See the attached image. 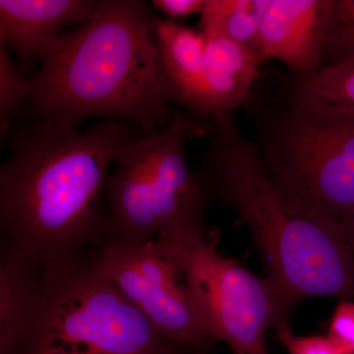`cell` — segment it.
<instances>
[{
    "label": "cell",
    "mask_w": 354,
    "mask_h": 354,
    "mask_svg": "<svg viewBox=\"0 0 354 354\" xmlns=\"http://www.w3.org/2000/svg\"><path fill=\"white\" fill-rule=\"evenodd\" d=\"M141 132L118 120L81 130L39 118L9 127L8 158L0 169L2 241L41 264L99 248L106 234L109 169Z\"/></svg>",
    "instance_id": "obj_1"
},
{
    "label": "cell",
    "mask_w": 354,
    "mask_h": 354,
    "mask_svg": "<svg viewBox=\"0 0 354 354\" xmlns=\"http://www.w3.org/2000/svg\"><path fill=\"white\" fill-rule=\"evenodd\" d=\"M205 138L196 172L212 199L234 209L248 228L276 295V327L310 298L354 301V264L339 221L307 215L279 191L234 114L207 116Z\"/></svg>",
    "instance_id": "obj_2"
},
{
    "label": "cell",
    "mask_w": 354,
    "mask_h": 354,
    "mask_svg": "<svg viewBox=\"0 0 354 354\" xmlns=\"http://www.w3.org/2000/svg\"><path fill=\"white\" fill-rule=\"evenodd\" d=\"M153 17L143 0H100L88 20L41 46L34 92L18 116L78 127L106 118L150 134L167 127L178 111L158 83Z\"/></svg>",
    "instance_id": "obj_3"
},
{
    "label": "cell",
    "mask_w": 354,
    "mask_h": 354,
    "mask_svg": "<svg viewBox=\"0 0 354 354\" xmlns=\"http://www.w3.org/2000/svg\"><path fill=\"white\" fill-rule=\"evenodd\" d=\"M242 109L266 171L295 206L324 221L353 208L354 113L277 68L261 70Z\"/></svg>",
    "instance_id": "obj_4"
},
{
    "label": "cell",
    "mask_w": 354,
    "mask_h": 354,
    "mask_svg": "<svg viewBox=\"0 0 354 354\" xmlns=\"http://www.w3.org/2000/svg\"><path fill=\"white\" fill-rule=\"evenodd\" d=\"M206 134L207 118L184 109L162 131L141 132L120 149L115 171L106 180L102 244H139L160 234L209 232L206 212L213 199L185 158L187 142Z\"/></svg>",
    "instance_id": "obj_5"
},
{
    "label": "cell",
    "mask_w": 354,
    "mask_h": 354,
    "mask_svg": "<svg viewBox=\"0 0 354 354\" xmlns=\"http://www.w3.org/2000/svg\"><path fill=\"white\" fill-rule=\"evenodd\" d=\"M178 346L121 295L95 255L39 263L17 354H155Z\"/></svg>",
    "instance_id": "obj_6"
},
{
    "label": "cell",
    "mask_w": 354,
    "mask_h": 354,
    "mask_svg": "<svg viewBox=\"0 0 354 354\" xmlns=\"http://www.w3.org/2000/svg\"><path fill=\"white\" fill-rule=\"evenodd\" d=\"M209 334L234 354H268L265 335L278 323L276 295L262 279L216 249L218 232L160 234Z\"/></svg>",
    "instance_id": "obj_7"
},
{
    "label": "cell",
    "mask_w": 354,
    "mask_h": 354,
    "mask_svg": "<svg viewBox=\"0 0 354 354\" xmlns=\"http://www.w3.org/2000/svg\"><path fill=\"white\" fill-rule=\"evenodd\" d=\"M95 263L128 301L164 337L209 351L215 342L174 261L157 241L102 244Z\"/></svg>",
    "instance_id": "obj_8"
},
{
    "label": "cell",
    "mask_w": 354,
    "mask_h": 354,
    "mask_svg": "<svg viewBox=\"0 0 354 354\" xmlns=\"http://www.w3.org/2000/svg\"><path fill=\"white\" fill-rule=\"evenodd\" d=\"M328 0H271L258 41L262 64L277 59L295 75L320 70L324 13Z\"/></svg>",
    "instance_id": "obj_9"
},
{
    "label": "cell",
    "mask_w": 354,
    "mask_h": 354,
    "mask_svg": "<svg viewBox=\"0 0 354 354\" xmlns=\"http://www.w3.org/2000/svg\"><path fill=\"white\" fill-rule=\"evenodd\" d=\"M97 0H0V44L25 68L39 62L41 46L82 24L94 13Z\"/></svg>",
    "instance_id": "obj_10"
},
{
    "label": "cell",
    "mask_w": 354,
    "mask_h": 354,
    "mask_svg": "<svg viewBox=\"0 0 354 354\" xmlns=\"http://www.w3.org/2000/svg\"><path fill=\"white\" fill-rule=\"evenodd\" d=\"M204 35V78L192 113L201 118L234 114L245 104L262 62L255 51L232 39Z\"/></svg>",
    "instance_id": "obj_11"
},
{
    "label": "cell",
    "mask_w": 354,
    "mask_h": 354,
    "mask_svg": "<svg viewBox=\"0 0 354 354\" xmlns=\"http://www.w3.org/2000/svg\"><path fill=\"white\" fill-rule=\"evenodd\" d=\"M157 76L167 99L192 113L205 72L206 38L201 30L153 15Z\"/></svg>",
    "instance_id": "obj_12"
},
{
    "label": "cell",
    "mask_w": 354,
    "mask_h": 354,
    "mask_svg": "<svg viewBox=\"0 0 354 354\" xmlns=\"http://www.w3.org/2000/svg\"><path fill=\"white\" fill-rule=\"evenodd\" d=\"M39 262L8 242L0 249V354H17Z\"/></svg>",
    "instance_id": "obj_13"
},
{
    "label": "cell",
    "mask_w": 354,
    "mask_h": 354,
    "mask_svg": "<svg viewBox=\"0 0 354 354\" xmlns=\"http://www.w3.org/2000/svg\"><path fill=\"white\" fill-rule=\"evenodd\" d=\"M270 3L271 0H206L200 14L201 31L225 37L259 57L260 30Z\"/></svg>",
    "instance_id": "obj_14"
},
{
    "label": "cell",
    "mask_w": 354,
    "mask_h": 354,
    "mask_svg": "<svg viewBox=\"0 0 354 354\" xmlns=\"http://www.w3.org/2000/svg\"><path fill=\"white\" fill-rule=\"evenodd\" d=\"M354 58V0H328L324 13L320 70Z\"/></svg>",
    "instance_id": "obj_15"
},
{
    "label": "cell",
    "mask_w": 354,
    "mask_h": 354,
    "mask_svg": "<svg viewBox=\"0 0 354 354\" xmlns=\"http://www.w3.org/2000/svg\"><path fill=\"white\" fill-rule=\"evenodd\" d=\"M34 92L32 79L20 73L11 59L9 51L0 44V127L6 132L11 118H17L18 111Z\"/></svg>",
    "instance_id": "obj_16"
},
{
    "label": "cell",
    "mask_w": 354,
    "mask_h": 354,
    "mask_svg": "<svg viewBox=\"0 0 354 354\" xmlns=\"http://www.w3.org/2000/svg\"><path fill=\"white\" fill-rule=\"evenodd\" d=\"M314 94L325 101L354 113V58L304 78Z\"/></svg>",
    "instance_id": "obj_17"
},
{
    "label": "cell",
    "mask_w": 354,
    "mask_h": 354,
    "mask_svg": "<svg viewBox=\"0 0 354 354\" xmlns=\"http://www.w3.org/2000/svg\"><path fill=\"white\" fill-rule=\"evenodd\" d=\"M276 337L290 354H346L328 335H297L288 324L276 327Z\"/></svg>",
    "instance_id": "obj_18"
},
{
    "label": "cell",
    "mask_w": 354,
    "mask_h": 354,
    "mask_svg": "<svg viewBox=\"0 0 354 354\" xmlns=\"http://www.w3.org/2000/svg\"><path fill=\"white\" fill-rule=\"evenodd\" d=\"M328 337L346 354H354V301L342 300L330 319Z\"/></svg>",
    "instance_id": "obj_19"
},
{
    "label": "cell",
    "mask_w": 354,
    "mask_h": 354,
    "mask_svg": "<svg viewBox=\"0 0 354 354\" xmlns=\"http://www.w3.org/2000/svg\"><path fill=\"white\" fill-rule=\"evenodd\" d=\"M153 6L164 13L169 19L185 18L193 14H201L206 0H153Z\"/></svg>",
    "instance_id": "obj_20"
},
{
    "label": "cell",
    "mask_w": 354,
    "mask_h": 354,
    "mask_svg": "<svg viewBox=\"0 0 354 354\" xmlns=\"http://www.w3.org/2000/svg\"><path fill=\"white\" fill-rule=\"evenodd\" d=\"M339 223L354 264V207L342 216Z\"/></svg>",
    "instance_id": "obj_21"
},
{
    "label": "cell",
    "mask_w": 354,
    "mask_h": 354,
    "mask_svg": "<svg viewBox=\"0 0 354 354\" xmlns=\"http://www.w3.org/2000/svg\"><path fill=\"white\" fill-rule=\"evenodd\" d=\"M193 351H194V349L183 348V346H178V348L171 349V351H164V353H158L155 354H191Z\"/></svg>",
    "instance_id": "obj_22"
},
{
    "label": "cell",
    "mask_w": 354,
    "mask_h": 354,
    "mask_svg": "<svg viewBox=\"0 0 354 354\" xmlns=\"http://www.w3.org/2000/svg\"><path fill=\"white\" fill-rule=\"evenodd\" d=\"M209 351H195L191 354H208Z\"/></svg>",
    "instance_id": "obj_23"
}]
</instances>
